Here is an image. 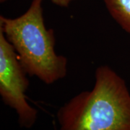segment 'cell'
Returning a JSON list of instances; mask_svg holds the SVG:
<instances>
[{
    "label": "cell",
    "mask_w": 130,
    "mask_h": 130,
    "mask_svg": "<svg viewBox=\"0 0 130 130\" xmlns=\"http://www.w3.org/2000/svg\"><path fill=\"white\" fill-rule=\"evenodd\" d=\"M59 130H130V93L125 81L108 65L98 67L90 90L59 108Z\"/></svg>",
    "instance_id": "6da1fadb"
},
{
    "label": "cell",
    "mask_w": 130,
    "mask_h": 130,
    "mask_svg": "<svg viewBox=\"0 0 130 130\" xmlns=\"http://www.w3.org/2000/svg\"><path fill=\"white\" fill-rule=\"evenodd\" d=\"M43 0H32L28 9L18 18L0 16V30L16 52L25 72L47 85L67 74L68 60L55 50V36L43 18Z\"/></svg>",
    "instance_id": "7a4b0ae2"
},
{
    "label": "cell",
    "mask_w": 130,
    "mask_h": 130,
    "mask_svg": "<svg viewBox=\"0 0 130 130\" xmlns=\"http://www.w3.org/2000/svg\"><path fill=\"white\" fill-rule=\"evenodd\" d=\"M18 55L0 30V95L15 111L20 126L30 129L37 120V110L27 101L29 80Z\"/></svg>",
    "instance_id": "3957f363"
},
{
    "label": "cell",
    "mask_w": 130,
    "mask_h": 130,
    "mask_svg": "<svg viewBox=\"0 0 130 130\" xmlns=\"http://www.w3.org/2000/svg\"><path fill=\"white\" fill-rule=\"evenodd\" d=\"M103 2L112 18L130 35V0H103Z\"/></svg>",
    "instance_id": "277c9868"
},
{
    "label": "cell",
    "mask_w": 130,
    "mask_h": 130,
    "mask_svg": "<svg viewBox=\"0 0 130 130\" xmlns=\"http://www.w3.org/2000/svg\"><path fill=\"white\" fill-rule=\"evenodd\" d=\"M54 4L61 7H67L69 5L76 0H51Z\"/></svg>",
    "instance_id": "5b68a950"
},
{
    "label": "cell",
    "mask_w": 130,
    "mask_h": 130,
    "mask_svg": "<svg viewBox=\"0 0 130 130\" xmlns=\"http://www.w3.org/2000/svg\"><path fill=\"white\" fill-rule=\"evenodd\" d=\"M6 1H7V0H0V2H1L2 3H3V2H5Z\"/></svg>",
    "instance_id": "8992f818"
}]
</instances>
